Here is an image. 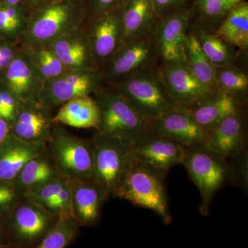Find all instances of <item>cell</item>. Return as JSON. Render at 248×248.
Masks as SVG:
<instances>
[{"instance_id":"40","label":"cell","mask_w":248,"mask_h":248,"mask_svg":"<svg viewBox=\"0 0 248 248\" xmlns=\"http://www.w3.org/2000/svg\"><path fill=\"white\" fill-rule=\"evenodd\" d=\"M191 1L192 0H153L155 11L159 17L182 9Z\"/></svg>"},{"instance_id":"19","label":"cell","mask_w":248,"mask_h":248,"mask_svg":"<svg viewBox=\"0 0 248 248\" xmlns=\"http://www.w3.org/2000/svg\"><path fill=\"white\" fill-rule=\"evenodd\" d=\"M66 181L71 190L72 213L79 226L97 225L101 219L103 205L108 197L92 180Z\"/></svg>"},{"instance_id":"10","label":"cell","mask_w":248,"mask_h":248,"mask_svg":"<svg viewBox=\"0 0 248 248\" xmlns=\"http://www.w3.org/2000/svg\"><path fill=\"white\" fill-rule=\"evenodd\" d=\"M104 83L99 70H70L44 83L38 102L53 110L73 98L92 95Z\"/></svg>"},{"instance_id":"18","label":"cell","mask_w":248,"mask_h":248,"mask_svg":"<svg viewBox=\"0 0 248 248\" xmlns=\"http://www.w3.org/2000/svg\"><path fill=\"white\" fill-rule=\"evenodd\" d=\"M244 107L221 90L214 89L208 90L185 108L201 128L210 135L228 116Z\"/></svg>"},{"instance_id":"17","label":"cell","mask_w":248,"mask_h":248,"mask_svg":"<svg viewBox=\"0 0 248 248\" xmlns=\"http://www.w3.org/2000/svg\"><path fill=\"white\" fill-rule=\"evenodd\" d=\"M159 71L170 95L178 106L188 107L208 91L184 61L161 62Z\"/></svg>"},{"instance_id":"25","label":"cell","mask_w":248,"mask_h":248,"mask_svg":"<svg viewBox=\"0 0 248 248\" xmlns=\"http://www.w3.org/2000/svg\"><path fill=\"white\" fill-rule=\"evenodd\" d=\"M55 123L77 128H94L99 124V110L92 96H79L62 104L56 115Z\"/></svg>"},{"instance_id":"1","label":"cell","mask_w":248,"mask_h":248,"mask_svg":"<svg viewBox=\"0 0 248 248\" xmlns=\"http://www.w3.org/2000/svg\"><path fill=\"white\" fill-rule=\"evenodd\" d=\"M167 173L137 159L134 155L113 197L152 210L160 217L164 224L169 225L172 217L165 184Z\"/></svg>"},{"instance_id":"13","label":"cell","mask_w":248,"mask_h":248,"mask_svg":"<svg viewBox=\"0 0 248 248\" xmlns=\"http://www.w3.org/2000/svg\"><path fill=\"white\" fill-rule=\"evenodd\" d=\"M99 70L117 51L124 40L120 9L84 23Z\"/></svg>"},{"instance_id":"12","label":"cell","mask_w":248,"mask_h":248,"mask_svg":"<svg viewBox=\"0 0 248 248\" xmlns=\"http://www.w3.org/2000/svg\"><path fill=\"white\" fill-rule=\"evenodd\" d=\"M0 83L16 96L19 104L38 102L45 81L27 52L21 46L0 76Z\"/></svg>"},{"instance_id":"43","label":"cell","mask_w":248,"mask_h":248,"mask_svg":"<svg viewBox=\"0 0 248 248\" xmlns=\"http://www.w3.org/2000/svg\"><path fill=\"white\" fill-rule=\"evenodd\" d=\"M4 220L0 218V248H7L5 236Z\"/></svg>"},{"instance_id":"9","label":"cell","mask_w":248,"mask_h":248,"mask_svg":"<svg viewBox=\"0 0 248 248\" xmlns=\"http://www.w3.org/2000/svg\"><path fill=\"white\" fill-rule=\"evenodd\" d=\"M94 152L92 181L107 197H113L121 179L134 157L133 148L95 130L91 139Z\"/></svg>"},{"instance_id":"38","label":"cell","mask_w":248,"mask_h":248,"mask_svg":"<svg viewBox=\"0 0 248 248\" xmlns=\"http://www.w3.org/2000/svg\"><path fill=\"white\" fill-rule=\"evenodd\" d=\"M46 210L55 215H73L72 213V199L71 190L67 181L60 191L58 196L53 200L43 205Z\"/></svg>"},{"instance_id":"14","label":"cell","mask_w":248,"mask_h":248,"mask_svg":"<svg viewBox=\"0 0 248 248\" xmlns=\"http://www.w3.org/2000/svg\"><path fill=\"white\" fill-rule=\"evenodd\" d=\"M149 124L153 133L168 137L184 146L205 143L210 137L187 109L180 106L165 112Z\"/></svg>"},{"instance_id":"4","label":"cell","mask_w":248,"mask_h":248,"mask_svg":"<svg viewBox=\"0 0 248 248\" xmlns=\"http://www.w3.org/2000/svg\"><path fill=\"white\" fill-rule=\"evenodd\" d=\"M184 147L182 164L200 191V213L208 216L215 195L229 182L228 159L210 151L204 143Z\"/></svg>"},{"instance_id":"42","label":"cell","mask_w":248,"mask_h":248,"mask_svg":"<svg viewBox=\"0 0 248 248\" xmlns=\"http://www.w3.org/2000/svg\"><path fill=\"white\" fill-rule=\"evenodd\" d=\"M55 1V0H28L27 11L29 14L32 10L36 8L40 7L42 5L47 4L50 1Z\"/></svg>"},{"instance_id":"11","label":"cell","mask_w":248,"mask_h":248,"mask_svg":"<svg viewBox=\"0 0 248 248\" xmlns=\"http://www.w3.org/2000/svg\"><path fill=\"white\" fill-rule=\"evenodd\" d=\"M192 17L190 2L182 9L159 18L153 37L161 62L184 61L185 39Z\"/></svg>"},{"instance_id":"7","label":"cell","mask_w":248,"mask_h":248,"mask_svg":"<svg viewBox=\"0 0 248 248\" xmlns=\"http://www.w3.org/2000/svg\"><path fill=\"white\" fill-rule=\"evenodd\" d=\"M58 215L24 196L5 220L7 248H37Z\"/></svg>"},{"instance_id":"33","label":"cell","mask_w":248,"mask_h":248,"mask_svg":"<svg viewBox=\"0 0 248 248\" xmlns=\"http://www.w3.org/2000/svg\"><path fill=\"white\" fill-rule=\"evenodd\" d=\"M27 16L24 8L6 4L0 0V37L19 43Z\"/></svg>"},{"instance_id":"27","label":"cell","mask_w":248,"mask_h":248,"mask_svg":"<svg viewBox=\"0 0 248 248\" xmlns=\"http://www.w3.org/2000/svg\"><path fill=\"white\" fill-rule=\"evenodd\" d=\"M217 35L248 55V3L245 1L232 10L217 28Z\"/></svg>"},{"instance_id":"36","label":"cell","mask_w":248,"mask_h":248,"mask_svg":"<svg viewBox=\"0 0 248 248\" xmlns=\"http://www.w3.org/2000/svg\"><path fill=\"white\" fill-rule=\"evenodd\" d=\"M126 1L127 0H83L86 13L85 22L120 10Z\"/></svg>"},{"instance_id":"29","label":"cell","mask_w":248,"mask_h":248,"mask_svg":"<svg viewBox=\"0 0 248 248\" xmlns=\"http://www.w3.org/2000/svg\"><path fill=\"white\" fill-rule=\"evenodd\" d=\"M245 0H192V20L216 31L223 19Z\"/></svg>"},{"instance_id":"21","label":"cell","mask_w":248,"mask_h":248,"mask_svg":"<svg viewBox=\"0 0 248 248\" xmlns=\"http://www.w3.org/2000/svg\"><path fill=\"white\" fill-rule=\"evenodd\" d=\"M50 48L69 70H99L84 26L50 43Z\"/></svg>"},{"instance_id":"3","label":"cell","mask_w":248,"mask_h":248,"mask_svg":"<svg viewBox=\"0 0 248 248\" xmlns=\"http://www.w3.org/2000/svg\"><path fill=\"white\" fill-rule=\"evenodd\" d=\"M93 95L99 110L97 131L132 148L151 133L149 122L110 85L104 83Z\"/></svg>"},{"instance_id":"6","label":"cell","mask_w":248,"mask_h":248,"mask_svg":"<svg viewBox=\"0 0 248 248\" xmlns=\"http://www.w3.org/2000/svg\"><path fill=\"white\" fill-rule=\"evenodd\" d=\"M109 85L148 122L178 106L165 86L159 66L125 81Z\"/></svg>"},{"instance_id":"34","label":"cell","mask_w":248,"mask_h":248,"mask_svg":"<svg viewBox=\"0 0 248 248\" xmlns=\"http://www.w3.org/2000/svg\"><path fill=\"white\" fill-rule=\"evenodd\" d=\"M229 182L239 186L245 192L248 190V148L237 155L228 158Z\"/></svg>"},{"instance_id":"39","label":"cell","mask_w":248,"mask_h":248,"mask_svg":"<svg viewBox=\"0 0 248 248\" xmlns=\"http://www.w3.org/2000/svg\"><path fill=\"white\" fill-rule=\"evenodd\" d=\"M20 48L19 42L0 37V76L9 66Z\"/></svg>"},{"instance_id":"37","label":"cell","mask_w":248,"mask_h":248,"mask_svg":"<svg viewBox=\"0 0 248 248\" xmlns=\"http://www.w3.org/2000/svg\"><path fill=\"white\" fill-rule=\"evenodd\" d=\"M66 182V179L64 178H58L56 180L41 186L35 190L25 192V196L43 206L58 196Z\"/></svg>"},{"instance_id":"41","label":"cell","mask_w":248,"mask_h":248,"mask_svg":"<svg viewBox=\"0 0 248 248\" xmlns=\"http://www.w3.org/2000/svg\"><path fill=\"white\" fill-rule=\"evenodd\" d=\"M11 124L0 117V142L4 140L11 133Z\"/></svg>"},{"instance_id":"20","label":"cell","mask_w":248,"mask_h":248,"mask_svg":"<svg viewBox=\"0 0 248 248\" xmlns=\"http://www.w3.org/2000/svg\"><path fill=\"white\" fill-rule=\"evenodd\" d=\"M137 159L169 172L176 165L182 164L184 147L172 139L151 133L133 147Z\"/></svg>"},{"instance_id":"24","label":"cell","mask_w":248,"mask_h":248,"mask_svg":"<svg viewBox=\"0 0 248 248\" xmlns=\"http://www.w3.org/2000/svg\"><path fill=\"white\" fill-rule=\"evenodd\" d=\"M189 30L197 39L205 56L216 67L239 64L241 56L247 58L231 44L217 35L216 31L191 20Z\"/></svg>"},{"instance_id":"15","label":"cell","mask_w":248,"mask_h":248,"mask_svg":"<svg viewBox=\"0 0 248 248\" xmlns=\"http://www.w3.org/2000/svg\"><path fill=\"white\" fill-rule=\"evenodd\" d=\"M205 145L210 151L228 159L248 148L246 107L228 116L210 134Z\"/></svg>"},{"instance_id":"32","label":"cell","mask_w":248,"mask_h":248,"mask_svg":"<svg viewBox=\"0 0 248 248\" xmlns=\"http://www.w3.org/2000/svg\"><path fill=\"white\" fill-rule=\"evenodd\" d=\"M21 46L30 57L45 82L70 71L48 45Z\"/></svg>"},{"instance_id":"44","label":"cell","mask_w":248,"mask_h":248,"mask_svg":"<svg viewBox=\"0 0 248 248\" xmlns=\"http://www.w3.org/2000/svg\"><path fill=\"white\" fill-rule=\"evenodd\" d=\"M4 4L23 7L27 11L28 0H1Z\"/></svg>"},{"instance_id":"5","label":"cell","mask_w":248,"mask_h":248,"mask_svg":"<svg viewBox=\"0 0 248 248\" xmlns=\"http://www.w3.org/2000/svg\"><path fill=\"white\" fill-rule=\"evenodd\" d=\"M46 148L62 177L66 180H92L94 152L91 140L78 138L62 124H56Z\"/></svg>"},{"instance_id":"28","label":"cell","mask_w":248,"mask_h":248,"mask_svg":"<svg viewBox=\"0 0 248 248\" xmlns=\"http://www.w3.org/2000/svg\"><path fill=\"white\" fill-rule=\"evenodd\" d=\"M184 62L207 89H218L216 83V66L205 56L197 39L189 29L185 39Z\"/></svg>"},{"instance_id":"26","label":"cell","mask_w":248,"mask_h":248,"mask_svg":"<svg viewBox=\"0 0 248 248\" xmlns=\"http://www.w3.org/2000/svg\"><path fill=\"white\" fill-rule=\"evenodd\" d=\"M60 177H62L54 166L46 148L43 153L28 161L13 182L25 193Z\"/></svg>"},{"instance_id":"30","label":"cell","mask_w":248,"mask_h":248,"mask_svg":"<svg viewBox=\"0 0 248 248\" xmlns=\"http://www.w3.org/2000/svg\"><path fill=\"white\" fill-rule=\"evenodd\" d=\"M217 89L246 107L248 101L247 70L239 64L216 67Z\"/></svg>"},{"instance_id":"35","label":"cell","mask_w":248,"mask_h":248,"mask_svg":"<svg viewBox=\"0 0 248 248\" xmlns=\"http://www.w3.org/2000/svg\"><path fill=\"white\" fill-rule=\"evenodd\" d=\"M24 196V191L14 182L0 181V218L5 221Z\"/></svg>"},{"instance_id":"23","label":"cell","mask_w":248,"mask_h":248,"mask_svg":"<svg viewBox=\"0 0 248 248\" xmlns=\"http://www.w3.org/2000/svg\"><path fill=\"white\" fill-rule=\"evenodd\" d=\"M120 14L124 40L152 33L160 18L153 0H127Z\"/></svg>"},{"instance_id":"8","label":"cell","mask_w":248,"mask_h":248,"mask_svg":"<svg viewBox=\"0 0 248 248\" xmlns=\"http://www.w3.org/2000/svg\"><path fill=\"white\" fill-rule=\"evenodd\" d=\"M161 62L152 32L124 40L99 71L104 83L115 84L157 68Z\"/></svg>"},{"instance_id":"2","label":"cell","mask_w":248,"mask_h":248,"mask_svg":"<svg viewBox=\"0 0 248 248\" xmlns=\"http://www.w3.org/2000/svg\"><path fill=\"white\" fill-rule=\"evenodd\" d=\"M83 0H55L31 11L19 45H50L70 31L84 26Z\"/></svg>"},{"instance_id":"16","label":"cell","mask_w":248,"mask_h":248,"mask_svg":"<svg viewBox=\"0 0 248 248\" xmlns=\"http://www.w3.org/2000/svg\"><path fill=\"white\" fill-rule=\"evenodd\" d=\"M55 124L52 110L39 102L27 103L19 106L10 133L24 141L46 143Z\"/></svg>"},{"instance_id":"22","label":"cell","mask_w":248,"mask_h":248,"mask_svg":"<svg viewBox=\"0 0 248 248\" xmlns=\"http://www.w3.org/2000/svg\"><path fill=\"white\" fill-rule=\"evenodd\" d=\"M46 149V143L24 141L10 133L0 142V181L13 182L28 161Z\"/></svg>"},{"instance_id":"31","label":"cell","mask_w":248,"mask_h":248,"mask_svg":"<svg viewBox=\"0 0 248 248\" xmlns=\"http://www.w3.org/2000/svg\"><path fill=\"white\" fill-rule=\"evenodd\" d=\"M80 228L73 215H60L37 248H68L79 236Z\"/></svg>"}]
</instances>
